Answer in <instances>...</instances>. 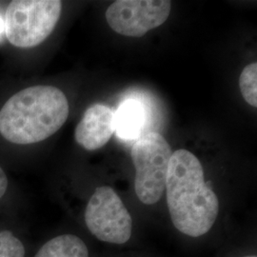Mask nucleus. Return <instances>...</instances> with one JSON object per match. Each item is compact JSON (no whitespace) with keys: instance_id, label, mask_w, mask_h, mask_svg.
Here are the masks:
<instances>
[{"instance_id":"1","label":"nucleus","mask_w":257,"mask_h":257,"mask_svg":"<svg viewBox=\"0 0 257 257\" xmlns=\"http://www.w3.org/2000/svg\"><path fill=\"white\" fill-rule=\"evenodd\" d=\"M168 209L175 228L191 237L208 233L215 223L219 202L205 181L203 167L191 152L173 153L166 179Z\"/></svg>"},{"instance_id":"2","label":"nucleus","mask_w":257,"mask_h":257,"mask_svg":"<svg viewBox=\"0 0 257 257\" xmlns=\"http://www.w3.org/2000/svg\"><path fill=\"white\" fill-rule=\"evenodd\" d=\"M64 92L54 86H33L11 96L0 110V135L11 143L30 145L59 131L69 116Z\"/></svg>"},{"instance_id":"3","label":"nucleus","mask_w":257,"mask_h":257,"mask_svg":"<svg viewBox=\"0 0 257 257\" xmlns=\"http://www.w3.org/2000/svg\"><path fill=\"white\" fill-rule=\"evenodd\" d=\"M61 12L59 0L12 1L4 19L6 37L18 48L38 46L53 33Z\"/></svg>"},{"instance_id":"4","label":"nucleus","mask_w":257,"mask_h":257,"mask_svg":"<svg viewBox=\"0 0 257 257\" xmlns=\"http://www.w3.org/2000/svg\"><path fill=\"white\" fill-rule=\"evenodd\" d=\"M136 168L135 189L138 199L146 205L158 202L165 192L171 146L158 133H147L138 138L132 148Z\"/></svg>"},{"instance_id":"5","label":"nucleus","mask_w":257,"mask_h":257,"mask_svg":"<svg viewBox=\"0 0 257 257\" xmlns=\"http://www.w3.org/2000/svg\"><path fill=\"white\" fill-rule=\"evenodd\" d=\"M85 223L103 242L121 245L132 236V216L119 195L108 186L98 187L92 193L86 207Z\"/></svg>"},{"instance_id":"6","label":"nucleus","mask_w":257,"mask_h":257,"mask_svg":"<svg viewBox=\"0 0 257 257\" xmlns=\"http://www.w3.org/2000/svg\"><path fill=\"white\" fill-rule=\"evenodd\" d=\"M171 8L172 2L166 0H118L107 9L106 19L121 36L141 37L165 23Z\"/></svg>"},{"instance_id":"7","label":"nucleus","mask_w":257,"mask_h":257,"mask_svg":"<svg viewBox=\"0 0 257 257\" xmlns=\"http://www.w3.org/2000/svg\"><path fill=\"white\" fill-rule=\"evenodd\" d=\"M115 133L114 111L104 104H93L84 112L74 131L78 145L87 151L105 146Z\"/></svg>"},{"instance_id":"8","label":"nucleus","mask_w":257,"mask_h":257,"mask_svg":"<svg viewBox=\"0 0 257 257\" xmlns=\"http://www.w3.org/2000/svg\"><path fill=\"white\" fill-rule=\"evenodd\" d=\"M115 133L123 139H135L140 137L145 123V110L140 102L128 99L121 103L114 112Z\"/></svg>"},{"instance_id":"9","label":"nucleus","mask_w":257,"mask_h":257,"mask_svg":"<svg viewBox=\"0 0 257 257\" xmlns=\"http://www.w3.org/2000/svg\"><path fill=\"white\" fill-rule=\"evenodd\" d=\"M35 257H89V250L82 239L68 233L48 241Z\"/></svg>"},{"instance_id":"10","label":"nucleus","mask_w":257,"mask_h":257,"mask_svg":"<svg viewBox=\"0 0 257 257\" xmlns=\"http://www.w3.org/2000/svg\"><path fill=\"white\" fill-rule=\"evenodd\" d=\"M256 62L246 66L239 77V88L245 101L250 106L257 107Z\"/></svg>"},{"instance_id":"11","label":"nucleus","mask_w":257,"mask_h":257,"mask_svg":"<svg viewBox=\"0 0 257 257\" xmlns=\"http://www.w3.org/2000/svg\"><path fill=\"white\" fill-rule=\"evenodd\" d=\"M22 242L10 230L0 231V257H24Z\"/></svg>"},{"instance_id":"12","label":"nucleus","mask_w":257,"mask_h":257,"mask_svg":"<svg viewBox=\"0 0 257 257\" xmlns=\"http://www.w3.org/2000/svg\"><path fill=\"white\" fill-rule=\"evenodd\" d=\"M8 188V178L3 169L0 167V199L6 193Z\"/></svg>"},{"instance_id":"13","label":"nucleus","mask_w":257,"mask_h":257,"mask_svg":"<svg viewBox=\"0 0 257 257\" xmlns=\"http://www.w3.org/2000/svg\"><path fill=\"white\" fill-rule=\"evenodd\" d=\"M4 32V20L0 17V35Z\"/></svg>"},{"instance_id":"14","label":"nucleus","mask_w":257,"mask_h":257,"mask_svg":"<svg viewBox=\"0 0 257 257\" xmlns=\"http://www.w3.org/2000/svg\"><path fill=\"white\" fill-rule=\"evenodd\" d=\"M243 257H256L255 255H248V256H243Z\"/></svg>"}]
</instances>
